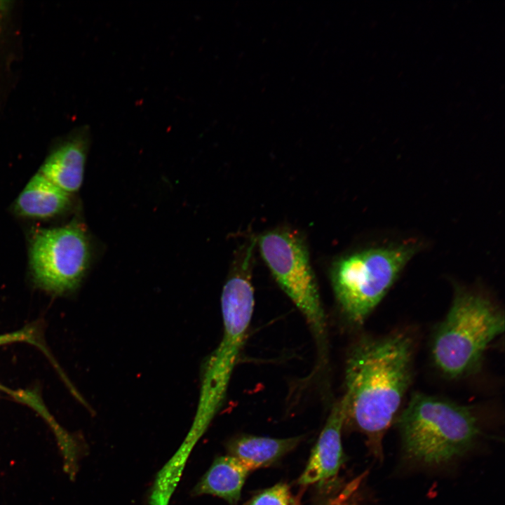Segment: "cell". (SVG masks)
<instances>
[{"mask_svg":"<svg viewBox=\"0 0 505 505\" xmlns=\"http://www.w3.org/2000/svg\"><path fill=\"white\" fill-rule=\"evenodd\" d=\"M412 342L401 333L365 338L351 349L346 365L347 418L377 450L412 379Z\"/></svg>","mask_w":505,"mask_h":505,"instance_id":"6da1fadb","label":"cell"},{"mask_svg":"<svg viewBox=\"0 0 505 505\" xmlns=\"http://www.w3.org/2000/svg\"><path fill=\"white\" fill-rule=\"evenodd\" d=\"M250 257L248 255L243 256L223 287L221 296L223 336L203 369L196 413L187 436L193 443L204 433L220 410L245 339L254 307Z\"/></svg>","mask_w":505,"mask_h":505,"instance_id":"7a4b0ae2","label":"cell"},{"mask_svg":"<svg viewBox=\"0 0 505 505\" xmlns=\"http://www.w3.org/2000/svg\"><path fill=\"white\" fill-rule=\"evenodd\" d=\"M504 314L488 298L459 289L434 335L435 365L451 379L475 372L488 345L504 332Z\"/></svg>","mask_w":505,"mask_h":505,"instance_id":"3957f363","label":"cell"},{"mask_svg":"<svg viewBox=\"0 0 505 505\" xmlns=\"http://www.w3.org/2000/svg\"><path fill=\"white\" fill-rule=\"evenodd\" d=\"M398 424L406 454L427 464L465 454L480 433L469 408L422 393L412 394Z\"/></svg>","mask_w":505,"mask_h":505,"instance_id":"277c9868","label":"cell"},{"mask_svg":"<svg viewBox=\"0 0 505 505\" xmlns=\"http://www.w3.org/2000/svg\"><path fill=\"white\" fill-rule=\"evenodd\" d=\"M419 245L415 241L367 248L339 259L331 278L346 318L363 323L394 284Z\"/></svg>","mask_w":505,"mask_h":505,"instance_id":"5b68a950","label":"cell"},{"mask_svg":"<svg viewBox=\"0 0 505 505\" xmlns=\"http://www.w3.org/2000/svg\"><path fill=\"white\" fill-rule=\"evenodd\" d=\"M261 255L283 290L304 316L318 338L326 322L307 246L297 233L281 229L259 239Z\"/></svg>","mask_w":505,"mask_h":505,"instance_id":"8992f818","label":"cell"},{"mask_svg":"<svg viewBox=\"0 0 505 505\" xmlns=\"http://www.w3.org/2000/svg\"><path fill=\"white\" fill-rule=\"evenodd\" d=\"M89 260L88 236L79 224L40 230L31 242L29 265L34 281L54 294L76 288Z\"/></svg>","mask_w":505,"mask_h":505,"instance_id":"52a82bcc","label":"cell"},{"mask_svg":"<svg viewBox=\"0 0 505 505\" xmlns=\"http://www.w3.org/2000/svg\"><path fill=\"white\" fill-rule=\"evenodd\" d=\"M347 418V400L334 404L298 483L309 485L335 476L344 462L341 432Z\"/></svg>","mask_w":505,"mask_h":505,"instance_id":"ba28073f","label":"cell"},{"mask_svg":"<svg viewBox=\"0 0 505 505\" xmlns=\"http://www.w3.org/2000/svg\"><path fill=\"white\" fill-rule=\"evenodd\" d=\"M88 135L76 134L53 151L39 172L65 191H77L83 182Z\"/></svg>","mask_w":505,"mask_h":505,"instance_id":"9c48e42d","label":"cell"},{"mask_svg":"<svg viewBox=\"0 0 505 505\" xmlns=\"http://www.w3.org/2000/svg\"><path fill=\"white\" fill-rule=\"evenodd\" d=\"M252 470L231 455L217 457L191 491L194 496L210 494L236 505Z\"/></svg>","mask_w":505,"mask_h":505,"instance_id":"30bf717a","label":"cell"},{"mask_svg":"<svg viewBox=\"0 0 505 505\" xmlns=\"http://www.w3.org/2000/svg\"><path fill=\"white\" fill-rule=\"evenodd\" d=\"M71 201L70 194L38 172L18 196L14 208L22 216L44 219L65 212Z\"/></svg>","mask_w":505,"mask_h":505,"instance_id":"8fae6325","label":"cell"},{"mask_svg":"<svg viewBox=\"0 0 505 505\" xmlns=\"http://www.w3.org/2000/svg\"><path fill=\"white\" fill-rule=\"evenodd\" d=\"M300 440V437L274 438L244 435L231 440L227 443V450L229 455L238 458L254 471L275 464Z\"/></svg>","mask_w":505,"mask_h":505,"instance_id":"7c38bea8","label":"cell"},{"mask_svg":"<svg viewBox=\"0 0 505 505\" xmlns=\"http://www.w3.org/2000/svg\"><path fill=\"white\" fill-rule=\"evenodd\" d=\"M244 505H295L287 483H278L254 495Z\"/></svg>","mask_w":505,"mask_h":505,"instance_id":"4fadbf2b","label":"cell"},{"mask_svg":"<svg viewBox=\"0 0 505 505\" xmlns=\"http://www.w3.org/2000/svg\"><path fill=\"white\" fill-rule=\"evenodd\" d=\"M18 342L32 344L39 348L46 354L48 353L43 342L41 341L39 330L35 325L26 326L15 332L0 335V346Z\"/></svg>","mask_w":505,"mask_h":505,"instance_id":"5bb4252c","label":"cell"},{"mask_svg":"<svg viewBox=\"0 0 505 505\" xmlns=\"http://www.w3.org/2000/svg\"><path fill=\"white\" fill-rule=\"evenodd\" d=\"M8 1H0V20L4 13L8 11L9 5Z\"/></svg>","mask_w":505,"mask_h":505,"instance_id":"9a60e30c","label":"cell"},{"mask_svg":"<svg viewBox=\"0 0 505 505\" xmlns=\"http://www.w3.org/2000/svg\"><path fill=\"white\" fill-rule=\"evenodd\" d=\"M0 389H2V386H1V384H0Z\"/></svg>","mask_w":505,"mask_h":505,"instance_id":"2e32d148","label":"cell"}]
</instances>
